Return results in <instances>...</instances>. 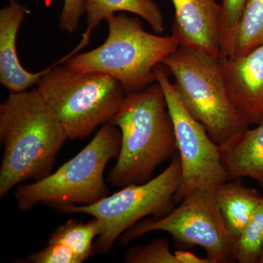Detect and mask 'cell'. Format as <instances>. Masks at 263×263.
<instances>
[{"mask_svg":"<svg viewBox=\"0 0 263 263\" xmlns=\"http://www.w3.org/2000/svg\"><path fill=\"white\" fill-rule=\"evenodd\" d=\"M67 133L37 89L11 92L0 105V197L19 183L51 174Z\"/></svg>","mask_w":263,"mask_h":263,"instance_id":"obj_1","label":"cell"},{"mask_svg":"<svg viewBox=\"0 0 263 263\" xmlns=\"http://www.w3.org/2000/svg\"><path fill=\"white\" fill-rule=\"evenodd\" d=\"M109 123L122 133L120 153L108 176L114 187L147 182L160 164L178 153L174 123L157 82L126 95Z\"/></svg>","mask_w":263,"mask_h":263,"instance_id":"obj_2","label":"cell"},{"mask_svg":"<svg viewBox=\"0 0 263 263\" xmlns=\"http://www.w3.org/2000/svg\"><path fill=\"white\" fill-rule=\"evenodd\" d=\"M106 41L91 51L73 55L65 65L84 72H98L120 83L126 94L146 89L157 82L156 66L179 47L172 35L146 32L141 21L125 14L106 20Z\"/></svg>","mask_w":263,"mask_h":263,"instance_id":"obj_3","label":"cell"},{"mask_svg":"<svg viewBox=\"0 0 263 263\" xmlns=\"http://www.w3.org/2000/svg\"><path fill=\"white\" fill-rule=\"evenodd\" d=\"M55 62L37 84V89L63 126L68 139L87 138L108 123L126 96L120 83L105 74L73 70L64 64L82 48Z\"/></svg>","mask_w":263,"mask_h":263,"instance_id":"obj_4","label":"cell"},{"mask_svg":"<svg viewBox=\"0 0 263 263\" xmlns=\"http://www.w3.org/2000/svg\"><path fill=\"white\" fill-rule=\"evenodd\" d=\"M122 145L120 129L103 124L93 139L56 172L15 192L17 205L27 212L36 204L90 205L108 196L104 172L109 161L117 159Z\"/></svg>","mask_w":263,"mask_h":263,"instance_id":"obj_5","label":"cell"},{"mask_svg":"<svg viewBox=\"0 0 263 263\" xmlns=\"http://www.w3.org/2000/svg\"><path fill=\"white\" fill-rule=\"evenodd\" d=\"M162 64L183 106L218 146L249 127L230 101L219 61L179 46Z\"/></svg>","mask_w":263,"mask_h":263,"instance_id":"obj_6","label":"cell"},{"mask_svg":"<svg viewBox=\"0 0 263 263\" xmlns=\"http://www.w3.org/2000/svg\"><path fill=\"white\" fill-rule=\"evenodd\" d=\"M181 177V161L177 153L164 171L146 183L124 186L90 205H51L60 212L88 214L101 221L103 233L95 241L94 253H107L119 236L143 218L160 217L172 211Z\"/></svg>","mask_w":263,"mask_h":263,"instance_id":"obj_7","label":"cell"},{"mask_svg":"<svg viewBox=\"0 0 263 263\" xmlns=\"http://www.w3.org/2000/svg\"><path fill=\"white\" fill-rule=\"evenodd\" d=\"M179 203L166 215L137 223L121 235V243L125 246L150 232L163 231L179 245L201 247L212 263L237 262L234 240L224 226L214 194L196 190Z\"/></svg>","mask_w":263,"mask_h":263,"instance_id":"obj_8","label":"cell"},{"mask_svg":"<svg viewBox=\"0 0 263 263\" xmlns=\"http://www.w3.org/2000/svg\"><path fill=\"white\" fill-rule=\"evenodd\" d=\"M155 72L174 123L181 161V181L174 195V203L181 202L196 190L214 193L216 189L228 181L221 164L219 146L211 139L202 124L183 106L174 84L170 81L167 68L160 64L156 66Z\"/></svg>","mask_w":263,"mask_h":263,"instance_id":"obj_9","label":"cell"},{"mask_svg":"<svg viewBox=\"0 0 263 263\" xmlns=\"http://www.w3.org/2000/svg\"><path fill=\"white\" fill-rule=\"evenodd\" d=\"M220 62L230 101L250 125L263 123V43Z\"/></svg>","mask_w":263,"mask_h":263,"instance_id":"obj_10","label":"cell"},{"mask_svg":"<svg viewBox=\"0 0 263 263\" xmlns=\"http://www.w3.org/2000/svg\"><path fill=\"white\" fill-rule=\"evenodd\" d=\"M172 34L180 46L219 61L221 5L216 0H171Z\"/></svg>","mask_w":263,"mask_h":263,"instance_id":"obj_11","label":"cell"},{"mask_svg":"<svg viewBox=\"0 0 263 263\" xmlns=\"http://www.w3.org/2000/svg\"><path fill=\"white\" fill-rule=\"evenodd\" d=\"M27 13L18 0L0 10V83L11 92L27 91L46 74L54 64L44 70L31 72L21 64L16 51L17 34Z\"/></svg>","mask_w":263,"mask_h":263,"instance_id":"obj_12","label":"cell"},{"mask_svg":"<svg viewBox=\"0 0 263 263\" xmlns=\"http://www.w3.org/2000/svg\"><path fill=\"white\" fill-rule=\"evenodd\" d=\"M219 148L228 180L249 178L263 188V123L239 132Z\"/></svg>","mask_w":263,"mask_h":263,"instance_id":"obj_13","label":"cell"},{"mask_svg":"<svg viewBox=\"0 0 263 263\" xmlns=\"http://www.w3.org/2000/svg\"><path fill=\"white\" fill-rule=\"evenodd\" d=\"M213 194L224 226L235 242L258 206L262 195L255 189L243 184L241 179L228 180Z\"/></svg>","mask_w":263,"mask_h":263,"instance_id":"obj_14","label":"cell"},{"mask_svg":"<svg viewBox=\"0 0 263 263\" xmlns=\"http://www.w3.org/2000/svg\"><path fill=\"white\" fill-rule=\"evenodd\" d=\"M84 11L88 27L83 35L86 37L91 38L95 27L119 12L138 15L157 34L163 32L164 29L163 15L153 0H84Z\"/></svg>","mask_w":263,"mask_h":263,"instance_id":"obj_15","label":"cell"},{"mask_svg":"<svg viewBox=\"0 0 263 263\" xmlns=\"http://www.w3.org/2000/svg\"><path fill=\"white\" fill-rule=\"evenodd\" d=\"M101 221L94 218L87 223L72 219L59 227L48 242L60 243L70 249L82 262L94 253V240L103 233Z\"/></svg>","mask_w":263,"mask_h":263,"instance_id":"obj_16","label":"cell"},{"mask_svg":"<svg viewBox=\"0 0 263 263\" xmlns=\"http://www.w3.org/2000/svg\"><path fill=\"white\" fill-rule=\"evenodd\" d=\"M262 43L263 0H248L235 33L229 58L247 54Z\"/></svg>","mask_w":263,"mask_h":263,"instance_id":"obj_17","label":"cell"},{"mask_svg":"<svg viewBox=\"0 0 263 263\" xmlns=\"http://www.w3.org/2000/svg\"><path fill=\"white\" fill-rule=\"evenodd\" d=\"M263 248V195L245 229L235 241V258L239 263H259Z\"/></svg>","mask_w":263,"mask_h":263,"instance_id":"obj_18","label":"cell"},{"mask_svg":"<svg viewBox=\"0 0 263 263\" xmlns=\"http://www.w3.org/2000/svg\"><path fill=\"white\" fill-rule=\"evenodd\" d=\"M248 0H221L219 38L220 59L229 58L232 54L235 33Z\"/></svg>","mask_w":263,"mask_h":263,"instance_id":"obj_19","label":"cell"},{"mask_svg":"<svg viewBox=\"0 0 263 263\" xmlns=\"http://www.w3.org/2000/svg\"><path fill=\"white\" fill-rule=\"evenodd\" d=\"M124 261L127 263H178L175 254L170 250L169 240L161 238L148 245L129 249Z\"/></svg>","mask_w":263,"mask_h":263,"instance_id":"obj_20","label":"cell"},{"mask_svg":"<svg viewBox=\"0 0 263 263\" xmlns=\"http://www.w3.org/2000/svg\"><path fill=\"white\" fill-rule=\"evenodd\" d=\"M24 263H81L82 261L70 249L57 243H49L38 252L30 254Z\"/></svg>","mask_w":263,"mask_h":263,"instance_id":"obj_21","label":"cell"},{"mask_svg":"<svg viewBox=\"0 0 263 263\" xmlns=\"http://www.w3.org/2000/svg\"><path fill=\"white\" fill-rule=\"evenodd\" d=\"M84 0H64L63 8L60 16L62 30L74 33L77 30L84 11Z\"/></svg>","mask_w":263,"mask_h":263,"instance_id":"obj_22","label":"cell"},{"mask_svg":"<svg viewBox=\"0 0 263 263\" xmlns=\"http://www.w3.org/2000/svg\"><path fill=\"white\" fill-rule=\"evenodd\" d=\"M174 254L178 263H212L207 257L201 258L188 251L177 250L175 252Z\"/></svg>","mask_w":263,"mask_h":263,"instance_id":"obj_23","label":"cell"},{"mask_svg":"<svg viewBox=\"0 0 263 263\" xmlns=\"http://www.w3.org/2000/svg\"><path fill=\"white\" fill-rule=\"evenodd\" d=\"M259 263H263V248L262 253H261L260 259H259Z\"/></svg>","mask_w":263,"mask_h":263,"instance_id":"obj_24","label":"cell"}]
</instances>
